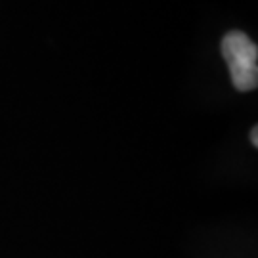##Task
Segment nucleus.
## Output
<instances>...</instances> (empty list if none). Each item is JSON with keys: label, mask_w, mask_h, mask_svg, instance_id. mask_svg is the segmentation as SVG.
<instances>
[{"label": "nucleus", "mask_w": 258, "mask_h": 258, "mask_svg": "<svg viewBox=\"0 0 258 258\" xmlns=\"http://www.w3.org/2000/svg\"><path fill=\"white\" fill-rule=\"evenodd\" d=\"M222 55L228 63L233 86L250 92L258 84V46L243 31H230L222 40Z\"/></svg>", "instance_id": "f257e3e1"}, {"label": "nucleus", "mask_w": 258, "mask_h": 258, "mask_svg": "<svg viewBox=\"0 0 258 258\" xmlns=\"http://www.w3.org/2000/svg\"><path fill=\"white\" fill-rule=\"evenodd\" d=\"M250 142H252V146H254V148L258 146V128L256 126L250 130Z\"/></svg>", "instance_id": "f03ea898"}]
</instances>
